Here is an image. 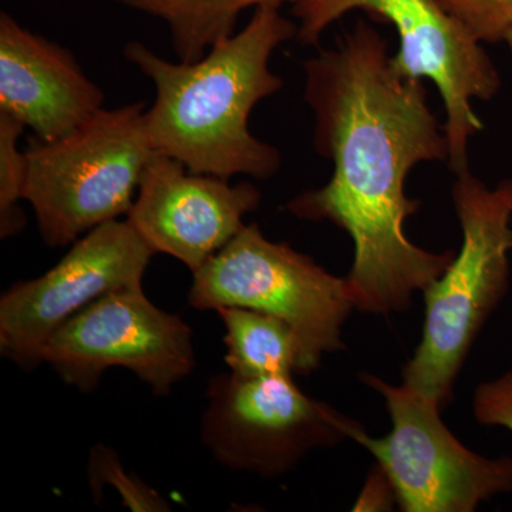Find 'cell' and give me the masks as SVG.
Returning a JSON list of instances; mask_svg holds the SVG:
<instances>
[{
	"label": "cell",
	"instance_id": "cell-20",
	"mask_svg": "<svg viewBox=\"0 0 512 512\" xmlns=\"http://www.w3.org/2000/svg\"><path fill=\"white\" fill-rule=\"evenodd\" d=\"M505 43H507L508 47H510V52L512 53V30L510 35L507 36V39H505Z\"/></svg>",
	"mask_w": 512,
	"mask_h": 512
},
{
	"label": "cell",
	"instance_id": "cell-6",
	"mask_svg": "<svg viewBox=\"0 0 512 512\" xmlns=\"http://www.w3.org/2000/svg\"><path fill=\"white\" fill-rule=\"evenodd\" d=\"M188 303L198 311L239 306L285 320L301 339L309 373L323 355L345 349L342 328L355 309L346 278L266 238L258 224L245 225L192 272Z\"/></svg>",
	"mask_w": 512,
	"mask_h": 512
},
{
	"label": "cell",
	"instance_id": "cell-3",
	"mask_svg": "<svg viewBox=\"0 0 512 512\" xmlns=\"http://www.w3.org/2000/svg\"><path fill=\"white\" fill-rule=\"evenodd\" d=\"M460 222V251L423 291V335L403 369V384L441 409L453 400L454 384L488 318L510 286L512 181L488 188L470 170L451 188Z\"/></svg>",
	"mask_w": 512,
	"mask_h": 512
},
{
	"label": "cell",
	"instance_id": "cell-2",
	"mask_svg": "<svg viewBox=\"0 0 512 512\" xmlns=\"http://www.w3.org/2000/svg\"><path fill=\"white\" fill-rule=\"evenodd\" d=\"M296 33L298 25L281 9L262 6L244 29L218 40L197 62H168L144 43H127L124 56L156 89L146 110L154 153L181 161L192 173L274 177L281 151L251 133L249 117L284 86L269 62Z\"/></svg>",
	"mask_w": 512,
	"mask_h": 512
},
{
	"label": "cell",
	"instance_id": "cell-5",
	"mask_svg": "<svg viewBox=\"0 0 512 512\" xmlns=\"http://www.w3.org/2000/svg\"><path fill=\"white\" fill-rule=\"evenodd\" d=\"M353 10L392 23L400 39L390 56L393 72L407 80L429 79L437 87L446 109L448 167L454 174L468 170V143L484 127L473 101L491 100L501 87L483 43L440 0H296V40L318 46L323 33Z\"/></svg>",
	"mask_w": 512,
	"mask_h": 512
},
{
	"label": "cell",
	"instance_id": "cell-15",
	"mask_svg": "<svg viewBox=\"0 0 512 512\" xmlns=\"http://www.w3.org/2000/svg\"><path fill=\"white\" fill-rule=\"evenodd\" d=\"M25 126L0 113V237H15L26 227V215L20 208L25 200L26 156L19 140Z\"/></svg>",
	"mask_w": 512,
	"mask_h": 512
},
{
	"label": "cell",
	"instance_id": "cell-4",
	"mask_svg": "<svg viewBox=\"0 0 512 512\" xmlns=\"http://www.w3.org/2000/svg\"><path fill=\"white\" fill-rule=\"evenodd\" d=\"M146 110L144 101L104 107L57 140L29 138L25 200L47 247H67L99 225L127 217L144 168L156 156Z\"/></svg>",
	"mask_w": 512,
	"mask_h": 512
},
{
	"label": "cell",
	"instance_id": "cell-19",
	"mask_svg": "<svg viewBox=\"0 0 512 512\" xmlns=\"http://www.w3.org/2000/svg\"><path fill=\"white\" fill-rule=\"evenodd\" d=\"M396 503L392 484L379 466L373 468L353 511H389Z\"/></svg>",
	"mask_w": 512,
	"mask_h": 512
},
{
	"label": "cell",
	"instance_id": "cell-12",
	"mask_svg": "<svg viewBox=\"0 0 512 512\" xmlns=\"http://www.w3.org/2000/svg\"><path fill=\"white\" fill-rule=\"evenodd\" d=\"M103 90L66 47L0 15V113L42 141L72 133L104 109Z\"/></svg>",
	"mask_w": 512,
	"mask_h": 512
},
{
	"label": "cell",
	"instance_id": "cell-11",
	"mask_svg": "<svg viewBox=\"0 0 512 512\" xmlns=\"http://www.w3.org/2000/svg\"><path fill=\"white\" fill-rule=\"evenodd\" d=\"M261 200L254 184L192 173L181 161L156 154L126 220L156 254L195 272L238 235Z\"/></svg>",
	"mask_w": 512,
	"mask_h": 512
},
{
	"label": "cell",
	"instance_id": "cell-9",
	"mask_svg": "<svg viewBox=\"0 0 512 512\" xmlns=\"http://www.w3.org/2000/svg\"><path fill=\"white\" fill-rule=\"evenodd\" d=\"M42 363L82 393H92L111 367L134 373L157 396H167L195 367L192 330L154 305L140 288L101 296L53 333Z\"/></svg>",
	"mask_w": 512,
	"mask_h": 512
},
{
	"label": "cell",
	"instance_id": "cell-8",
	"mask_svg": "<svg viewBox=\"0 0 512 512\" xmlns=\"http://www.w3.org/2000/svg\"><path fill=\"white\" fill-rule=\"evenodd\" d=\"M363 427L312 399L293 376L221 373L208 383L201 441L229 468L264 478L295 470L312 451L352 440Z\"/></svg>",
	"mask_w": 512,
	"mask_h": 512
},
{
	"label": "cell",
	"instance_id": "cell-7",
	"mask_svg": "<svg viewBox=\"0 0 512 512\" xmlns=\"http://www.w3.org/2000/svg\"><path fill=\"white\" fill-rule=\"evenodd\" d=\"M360 382L383 397L392 430L370 437L365 427L352 441L382 468L404 512H473L512 491V457L474 453L447 429L441 407L404 386L362 372Z\"/></svg>",
	"mask_w": 512,
	"mask_h": 512
},
{
	"label": "cell",
	"instance_id": "cell-13",
	"mask_svg": "<svg viewBox=\"0 0 512 512\" xmlns=\"http://www.w3.org/2000/svg\"><path fill=\"white\" fill-rule=\"evenodd\" d=\"M215 312L224 323L229 372L241 377L309 375L301 339L285 320L239 306Z\"/></svg>",
	"mask_w": 512,
	"mask_h": 512
},
{
	"label": "cell",
	"instance_id": "cell-16",
	"mask_svg": "<svg viewBox=\"0 0 512 512\" xmlns=\"http://www.w3.org/2000/svg\"><path fill=\"white\" fill-rule=\"evenodd\" d=\"M87 477L96 501L103 495L104 487L110 485L119 493L121 504L130 508L131 511H171L170 504L163 495L144 483L140 477L128 473L121 463L119 454L104 444H96L90 451Z\"/></svg>",
	"mask_w": 512,
	"mask_h": 512
},
{
	"label": "cell",
	"instance_id": "cell-18",
	"mask_svg": "<svg viewBox=\"0 0 512 512\" xmlns=\"http://www.w3.org/2000/svg\"><path fill=\"white\" fill-rule=\"evenodd\" d=\"M473 414L483 426L512 431V369L477 387Z\"/></svg>",
	"mask_w": 512,
	"mask_h": 512
},
{
	"label": "cell",
	"instance_id": "cell-1",
	"mask_svg": "<svg viewBox=\"0 0 512 512\" xmlns=\"http://www.w3.org/2000/svg\"><path fill=\"white\" fill-rule=\"evenodd\" d=\"M302 66L303 99L315 117L313 144L332 161L333 173L286 210L301 220L328 221L352 238L346 281L357 311H407L414 293L433 284L456 254L426 251L404 231L420 208L406 194L407 175L421 163L448 160L446 131L427 103L423 80L397 76L389 43L363 20Z\"/></svg>",
	"mask_w": 512,
	"mask_h": 512
},
{
	"label": "cell",
	"instance_id": "cell-14",
	"mask_svg": "<svg viewBox=\"0 0 512 512\" xmlns=\"http://www.w3.org/2000/svg\"><path fill=\"white\" fill-rule=\"evenodd\" d=\"M167 25L175 55L197 62L218 40L235 33L239 16L248 9L282 8L296 0H114Z\"/></svg>",
	"mask_w": 512,
	"mask_h": 512
},
{
	"label": "cell",
	"instance_id": "cell-17",
	"mask_svg": "<svg viewBox=\"0 0 512 512\" xmlns=\"http://www.w3.org/2000/svg\"><path fill=\"white\" fill-rule=\"evenodd\" d=\"M481 43L505 42L512 30V0H440Z\"/></svg>",
	"mask_w": 512,
	"mask_h": 512
},
{
	"label": "cell",
	"instance_id": "cell-10",
	"mask_svg": "<svg viewBox=\"0 0 512 512\" xmlns=\"http://www.w3.org/2000/svg\"><path fill=\"white\" fill-rule=\"evenodd\" d=\"M156 252L127 220L84 234L39 278L16 282L0 298V352L25 370L42 363L43 348L67 320L101 296L140 288Z\"/></svg>",
	"mask_w": 512,
	"mask_h": 512
}]
</instances>
